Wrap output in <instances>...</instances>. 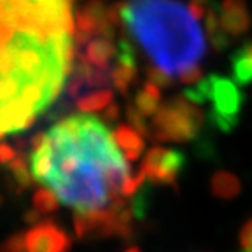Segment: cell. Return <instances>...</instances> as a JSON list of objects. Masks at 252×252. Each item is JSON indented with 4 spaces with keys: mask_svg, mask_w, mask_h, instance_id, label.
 <instances>
[{
    "mask_svg": "<svg viewBox=\"0 0 252 252\" xmlns=\"http://www.w3.org/2000/svg\"><path fill=\"white\" fill-rule=\"evenodd\" d=\"M30 172L62 205L75 212L79 236L131 235L128 198L146 181L131 173L128 159L102 119L75 114L62 119L33 142Z\"/></svg>",
    "mask_w": 252,
    "mask_h": 252,
    "instance_id": "obj_1",
    "label": "cell"
},
{
    "mask_svg": "<svg viewBox=\"0 0 252 252\" xmlns=\"http://www.w3.org/2000/svg\"><path fill=\"white\" fill-rule=\"evenodd\" d=\"M72 0H0V137L27 128L63 90L74 56Z\"/></svg>",
    "mask_w": 252,
    "mask_h": 252,
    "instance_id": "obj_2",
    "label": "cell"
},
{
    "mask_svg": "<svg viewBox=\"0 0 252 252\" xmlns=\"http://www.w3.org/2000/svg\"><path fill=\"white\" fill-rule=\"evenodd\" d=\"M112 12L147 58L149 70L186 86L203 79L207 39L189 0H126Z\"/></svg>",
    "mask_w": 252,
    "mask_h": 252,
    "instance_id": "obj_3",
    "label": "cell"
},
{
    "mask_svg": "<svg viewBox=\"0 0 252 252\" xmlns=\"http://www.w3.org/2000/svg\"><path fill=\"white\" fill-rule=\"evenodd\" d=\"M189 100L209 107V119L222 131H231L238 126L244 107V94L235 81L220 75H209L184 91Z\"/></svg>",
    "mask_w": 252,
    "mask_h": 252,
    "instance_id": "obj_4",
    "label": "cell"
},
{
    "mask_svg": "<svg viewBox=\"0 0 252 252\" xmlns=\"http://www.w3.org/2000/svg\"><path fill=\"white\" fill-rule=\"evenodd\" d=\"M203 123L201 105L177 94L158 107L149 123V135L158 142H191L200 135Z\"/></svg>",
    "mask_w": 252,
    "mask_h": 252,
    "instance_id": "obj_5",
    "label": "cell"
},
{
    "mask_svg": "<svg viewBox=\"0 0 252 252\" xmlns=\"http://www.w3.org/2000/svg\"><path fill=\"white\" fill-rule=\"evenodd\" d=\"M184 166L186 158L181 151L168 147H153L142 159L140 173L146 181L153 184L175 186Z\"/></svg>",
    "mask_w": 252,
    "mask_h": 252,
    "instance_id": "obj_6",
    "label": "cell"
},
{
    "mask_svg": "<svg viewBox=\"0 0 252 252\" xmlns=\"http://www.w3.org/2000/svg\"><path fill=\"white\" fill-rule=\"evenodd\" d=\"M21 252H68L70 238L53 222H39L21 233Z\"/></svg>",
    "mask_w": 252,
    "mask_h": 252,
    "instance_id": "obj_7",
    "label": "cell"
},
{
    "mask_svg": "<svg viewBox=\"0 0 252 252\" xmlns=\"http://www.w3.org/2000/svg\"><path fill=\"white\" fill-rule=\"evenodd\" d=\"M217 20L220 30L229 40L245 35L252 25L247 0H222L220 9L217 11Z\"/></svg>",
    "mask_w": 252,
    "mask_h": 252,
    "instance_id": "obj_8",
    "label": "cell"
},
{
    "mask_svg": "<svg viewBox=\"0 0 252 252\" xmlns=\"http://www.w3.org/2000/svg\"><path fill=\"white\" fill-rule=\"evenodd\" d=\"M138 75V65L135 60V53L131 46L126 40L119 44L114 56V63L110 65V81L116 86V90L126 93L130 86L135 83Z\"/></svg>",
    "mask_w": 252,
    "mask_h": 252,
    "instance_id": "obj_9",
    "label": "cell"
},
{
    "mask_svg": "<svg viewBox=\"0 0 252 252\" xmlns=\"http://www.w3.org/2000/svg\"><path fill=\"white\" fill-rule=\"evenodd\" d=\"M114 56L116 47L112 44V37H93L86 42L83 62L91 63L94 67L110 68Z\"/></svg>",
    "mask_w": 252,
    "mask_h": 252,
    "instance_id": "obj_10",
    "label": "cell"
},
{
    "mask_svg": "<svg viewBox=\"0 0 252 252\" xmlns=\"http://www.w3.org/2000/svg\"><path fill=\"white\" fill-rule=\"evenodd\" d=\"M114 140L121 153L128 161H135L142 156L146 142H144V135H140L133 126L130 125H119L114 130Z\"/></svg>",
    "mask_w": 252,
    "mask_h": 252,
    "instance_id": "obj_11",
    "label": "cell"
},
{
    "mask_svg": "<svg viewBox=\"0 0 252 252\" xmlns=\"http://www.w3.org/2000/svg\"><path fill=\"white\" fill-rule=\"evenodd\" d=\"M231 74L238 86L252 84V40L244 42L233 53Z\"/></svg>",
    "mask_w": 252,
    "mask_h": 252,
    "instance_id": "obj_12",
    "label": "cell"
},
{
    "mask_svg": "<svg viewBox=\"0 0 252 252\" xmlns=\"http://www.w3.org/2000/svg\"><path fill=\"white\" fill-rule=\"evenodd\" d=\"M161 105V88L156 86L154 83L147 81L146 84H142V88L135 94L133 109L144 118H153L158 107Z\"/></svg>",
    "mask_w": 252,
    "mask_h": 252,
    "instance_id": "obj_13",
    "label": "cell"
},
{
    "mask_svg": "<svg viewBox=\"0 0 252 252\" xmlns=\"http://www.w3.org/2000/svg\"><path fill=\"white\" fill-rule=\"evenodd\" d=\"M210 191L219 200H233L240 194L242 182L235 173L228 170H219L210 179Z\"/></svg>",
    "mask_w": 252,
    "mask_h": 252,
    "instance_id": "obj_14",
    "label": "cell"
},
{
    "mask_svg": "<svg viewBox=\"0 0 252 252\" xmlns=\"http://www.w3.org/2000/svg\"><path fill=\"white\" fill-rule=\"evenodd\" d=\"M114 98V93L109 88H103V90H94L90 93L83 94L77 98V107L84 112H98L103 110L112 103Z\"/></svg>",
    "mask_w": 252,
    "mask_h": 252,
    "instance_id": "obj_15",
    "label": "cell"
},
{
    "mask_svg": "<svg viewBox=\"0 0 252 252\" xmlns=\"http://www.w3.org/2000/svg\"><path fill=\"white\" fill-rule=\"evenodd\" d=\"M33 205H35V212L42 214V212H51V210L56 209L58 205V200H56L55 194L49 191V189H39L33 196Z\"/></svg>",
    "mask_w": 252,
    "mask_h": 252,
    "instance_id": "obj_16",
    "label": "cell"
},
{
    "mask_svg": "<svg viewBox=\"0 0 252 252\" xmlns=\"http://www.w3.org/2000/svg\"><path fill=\"white\" fill-rule=\"evenodd\" d=\"M238 247H240V252H252V216L245 220V224L240 228Z\"/></svg>",
    "mask_w": 252,
    "mask_h": 252,
    "instance_id": "obj_17",
    "label": "cell"
},
{
    "mask_svg": "<svg viewBox=\"0 0 252 252\" xmlns=\"http://www.w3.org/2000/svg\"><path fill=\"white\" fill-rule=\"evenodd\" d=\"M12 173H14L16 181L20 182V184L27 186L30 182V172H28V166L23 159H16L12 163Z\"/></svg>",
    "mask_w": 252,
    "mask_h": 252,
    "instance_id": "obj_18",
    "label": "cell"
},
{
    "mask_svg": "<svg viewBox=\"0 0 252 252\" xmlns=\"http://www.w3.org/2000/svg\"><path fill=\"white\" fill-rule=\"evenodd\" d=\"M16 156L14 149L7 144H0V163H9L12 161Z\"/></svg>",
    "mask_w": 252,
    "mask_h": 252,
    "instance_id": "obj_19",
    "label": "cell"
},
{
    "mask_svg": "<svg viewBox=\"0 0 252 252\" xmlns=\"http://www.w3.org/2000/svg\"><path fill=\"white\" fill-rule=\"evenodd\" d=\"M126 252H138L137 249H130V251H126Z\"/></svg>",
    "mask_w": 252,
    "mask_h": 252,
    "instance_id": "obj_20",
    "label": "cell"
}]
</instances>
